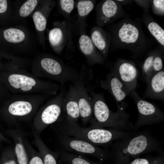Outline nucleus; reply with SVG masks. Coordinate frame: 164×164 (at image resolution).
I'll return each mask as SVG.
<instances>
[{
    "instance_id": "nucleus-17",
    "label": "nucleus",
    "mask_w": 164,
    "mask_h": 164,
    "mask_svg": "<svg viewBox=\"0 0 164 164\" xmlns=\"http://www.w3.org/2000/svg\"><path fill=\"white\" fill-rule=\"evenodd\" d=\"M63 117L66 119L77 122L80 117L78 104L77 91L76 87L71 84L65 96L62 105Z\"/></svg>"
},
{
    "instance_id": "nucleus-5",
    "label": "nucleus",
    "mask_w": 164,
    "mask_h": 164,
    "mask_svg": "<svg viewBox=\"0 0 164 164\" xmlns=\"http://www.w3.org/2000/svg\"><path fill=\"white\" fill-rule=\"evenodd\" d=\"M18 69L10 70L5 79L13 94H46L54 96L61 89L59 84L42 80L33 74Z\"/></svg>"
},
{
    "instance_id": "nucleus-33",
    "label": "nucleus",
    "mask_w": 164,
    "mask_h": 164,
    "mask_svg": "<svg viewBox=\"0 0 164 164\" xmlns=\"http://www.w3.org/2000/svg\"><path fill=\"white\" fill-rule=\"evenodd\" d=\"M8 4L7 0H0V13L5 12L7 9Z\"/></svg>"
},
{
    "instance_id": "nucleus-3",
    "label": "nucleus",
    "mask_w": 164,
    "mask_h": 164,
    "mask_svg": "<svg viewBox=\"0 0 164 164\" xmlns=\"http://www.w3.org/2000/svg\"><path fill=\"white\" fill-rule=\"evenodd\" d=\"M92 99L93 113L90 128L108 127L123 132L132 131L134 125L129 120V114L125 110L117 109L112 111L106 104L102 93L95 92L91 87H87Z\"/></svg>"
},
{
    "instance_id": "nucleus-23",
    "label": "nucleus",
    "mask_w": 164,
    "mask_h": 164,
    "mask_svg": "<svg viewBox=\"0 0 164 164\" xmlns=\"http://www.w3.org/2000/svg\"><path fill=\"white\" fill-rule=\"evenodd\" d=\"M3 34L5 40L12 43L21 42L25 38L24 32L16 28H11L7 29L4 31Z\"/></svg>"
},
{
    "instance_id": "nucleus-2",
    "label": "nucleus",
    "mask_w": 164,
    "mask_h": 164,
    "mask_svg": "<svg viewBox=\"0 0 164 164\" xmlns=\"http://www.w3.org/2000/svg\"><path fill=\"white\" fill-rule=\"evenodd\" d=\"M52 125V128L58 135L78 138L97 146L111 145L115 140L127 135L126 132L112 128H82L77 122L67 120L62 116Z\"/></svg>"
},
{
    "instance_id": "nucleus-1",
    "label": "nucleus",
    "mask_w": 164,
    "mask_h": 164,
    "mask_svg": "<svg viewBox=\"0 0 164 164\" xmlns=\"http://www.w3.org/2000/svg\"><path fill=\"white\" fill-rule=\"evenodd\" d=\"M107 31L111 37L110 48L113 50H128L133 59L138 60L151 50L152 42L144 33L140 20L132 19L128 14L119 21L110 25Z\"/></svg>"
},
{
    "instance_id": "nucleus-15",
    "label": "nucleus",
    "mask_w": 164,
    "mask_h": 164,
    "mask_svg": "<svg viewBox=\"0 0 164 164\" xmlns=\"http://www.w3.org/2000/svg\"><path fill=\"white\" fill-rule=\"evenodd\" d=\"M56 24V26L50 30L48 38L54 50L60 54L67 43L72 42V25L66 20Z\"/></svg>"
},
{
    "instance_id": "nucleus-21",
    "label": "nucleus",
    "mask_w": 164,
    "mask_h": 164,
    "mask_svg": "<svg viewBox=\"0 0 164 164\" xmlns=\"http://www.w3.org/2000/svg\"><path fill=\"white\" fill-rule=\"evenodd\" d=\"M141 19L150 33L161 45L164 47V30L154 20L148 9H144Z\"/></svg>"
},
{
    "instance_id": "nucleus-27",
    "label": "nucleus",
    "mask_w": 164,
    "mask_h": 164,
    "mask_svg": "<svg viewBox=\"0 0 164 164\" xmlns=\"http://www.w3.org/2000/svg\"><path fill=\"white\" fill-rule=\"evenodd\" d=\"M32 17L37 30L40 32L44 30L47 24V19L45 16L40 12L37 11L33 14Z\"/></svg>"
},
{
    "instance_id": "nucleus-20",
    "label": "nucleus",
    "mask_w": 164,
    "mask_h": 164,
    "mask_svg": "<svg viewBox=\"0 0 164 164\" xmlns=\"http://www.w3.org/2000/svg\"><path fill=\"white\" fill-rule=\"evenodd\" d=\"M96 0H79L76 1L77 10V19L73 28L78 33L87 26L86 22L87 16L94 9Z\"/></svg>"
},
{
    "instance_id": "nucleus-16",
    "label": "nucleus",
    "mask_w": 164,
    "mask_h": 164,
    "mask_svg": "<svg viewBox=\"0 0 164 164\" xmlns=\"http://www.w3.org/2000/svg\"><path fill=\"white\" fill-rule=\"evenodd\" d=\"M79 33V48L88 64L91 65L96 64L105 65L106 62L104 58L94 45L90 37L86 34L85 29L81 30Z\"/></svg>"
},
{
    "instance_id": "nucleus-24",
    "label": "nucleus",
    "mask_w": 164,
    "mask_h": 164,
    "mask_svg": "<svg viewBox=\"0 0 164 164\" xmlns=\"http://www.w3.org/2000/svg\"><path fill=\"white\" fill-rule=\"evenodd\" d=\"M59 151L58 153L62 160L69 164H93L80 156L63 150Z\"/></svg>"
},
{
    "instance_id": "nucleus-13",
    "label": "nucleus",
    "mask_w": 164,
    "mask_h": 164,
    "mask_svg": "<svg viewBox=\"0 0 164 164\" xmlns=\"http://www.w3.org/2000/svg\"><path fill=\"white\" fill-rule=\"evenodd\" d=\"M109 70L105 79L99 81V85L101 88L108 91L113 97L116 103L117 109L125 110L128 104L125 101V100L129 93L115 73L111 70Z\"/></svg>"
},
{
    "instance_id": "nucleus-4",
    "label": "nucleus",
    "mask_w": 164,
    "mask_h": 164,
    "mask_svg": "<svg viewBox=\"0 0 164 164\" xmlns=\"http://www.w3.org/2000/svg\"><path fill=\"white\" fill-rule=\"evenodd\" d=\"M110 150L112 155L121 160H127L142 154L155 151L163 154L160 143L147 130L132 132L114 141Z\"/></svg>"
},
{
    "instance_id": "nucleus-36",
    "label": "nucleus",
    "mask_w": 164,
    "mask_h": 164,
    "mask_svg": "<svg viewBox=\"0 0 164 164\" xmlns=\"http://www.w3.org/2000/svg\"><path fill=\"white\" fill-rule=\"evenodd\" d=\"M0 61H1V57H0Z\"/></svg>"
},
{
    "instance_id": "nucleus-22",
    "label": "nucleus",
    "mask_w": 164,
    "mask_h": 164,
    "mask_svg": "<svg viewBox=\"0 0 164 164\" xmlns=\"http://www.w3.org/2000/svg\"><path fill=\"white\" fill-rule=\"evenodd\" d=\"M155 51L156 49H155L148 53L141 67V71L139 73V77L146 83L153 75V62Z\"/></svg>"
},
{
    "instance_id": "nucleus-25",
    "label": "nucleus",
    "mask_w": 164,
    "mask_h": 164,
    "mask_svg": "<svg viewBox=\"0 0 164 164\" xmlns=\"http://www.w3.org/2000/svg\"><path fill=\"white\" fill-rule=\"evenodd\" d=\"M76 1L74 0L59 1L60 9L67 22H71L70 14L74 8Z\"/></svg>"
},
{
    "instance_id": "nucleus-9",
    "label": "nucleus",
    "mask_w": 164,
    "mask_h": 164,
    "mask_svg": "<svg viewBox=\"0 0 164 164\" xmlns=\"http://www.w3.org/2000/svg\"><path fill=\"white\" fill-rule=\"evenodd\" d=\"M133 99L137 108L138 118L132 131L135 132L140 127L155 124L164 120V114L155 104L141 97L135 90L129 94Z\"/></svg>"
},
{
    "instance_id": "nucleus-34",
    "label": "nucleus",
    "mask_w": 164,
    "mask_h": 164,
    "mask_svg": "<svg viewBox=\"0 0 164 164\" xmlns=\"http://www.w3.org/2000/svg\"><path fill=\"white\" fill-rule=\"evenodd\" d=\"M15 157L13 159H10L2 164H17L16 161L14 159Z\"/></svg>"
},
{
    "instance_id": "nucleus-28",
    "label": "nucleus",
    "mask_w": 164,
    "mask_h": 164,
    "mask_svg": "<svg viewBox=\"0 0 164 164\" xmlns=\"http://www.w3.org/2000/svg\"><path fill=\"white\" fill-rule=\"evenodd\" d=\"M38 4L36 0H29L25 2L21 7L19 14L22 17L29 16L33 11Z\"/></svg>"
},
{
    "instance_id": "nucleus-12",
    "label": "nucleus",
    "mask_w": 164,
    "mask_h": 164,
    "mask_svg": "<svg viewBox=\"0 0 164 164\" xmlns=\"http://www.w3.org/2000/svg\"><path fill=\"white\" fill-rule=\"evenodd\" d=\"M109 69L115 73L129 94L135 90L140 71L134 62L119 59L113 63Z\"/></svg>"
},
{
    "instance_id": "nucleus-7",
    "label": "nucleus",
    "mask_w": 164,
    "mask_h": 164,
    "mask_svg": "<svg viewBox=\"0 0 164 164\" xmlns=\"http://www.w3.org/2000/svg\"><path fill=\"white\" fill-rule=\"evenodd\" d=\"M33 74L38 78H45L59 82L61 87L68 82L73 84L79 79L80 73L61 61L50 56H44L40 60L38 69L33 70Z\"/></svg>"
},
{
    "instance_id": "nucleus-31",
    "label": "nucleus",
    "mask_w": 164,
    "mask_h": 164,
    "mask_svg": "<svg viewBox=\"0 0 164 164\" xmlns=\"http://www.w3.org/2000/svg\"><path fill=\"white\" fill-rule=\"evenodd\" d=\"M139 5L142 7L144 9H148L150 6L151 1L148 0H135Z\"/></svg>"
},
{
    "instance_id": "nucleus-6",
    "label": "nucleus",
    "mask_w": 164,
    "mask_h": 164,
    "mask_svg": "<svg viewBox=\"0 0 164 164\" xmlns=\"http://www.w3.org/2000/svg\"><path fill=\"white\" fill-rule=\"evenodd\" d=\"M52 96L46 94H13L6 108L9 121L13 125L33 119L43 104Z\"/></svg>"
},
{
    "instance_id": "nucleus-19",
    "label": "nucleus",
    "mask_w": 164,
    "mask_h": 164,
    "mask_svg": "<svg viewBox=\"0 0 164 164\" xmlns=\"http://www.w3.org/2000/svg\"><path fill=\"white\" fill-rule=\"evenodd\" d=\"M144 95L148 98L164 101V70L154 74L146 83Z\"/></svg>"
},
{
    "instance_id": "nucleus-35",
    "label": "nucleus",
    "mask_w": 164,
    "mask_h": 164,
    "mask_svg": "<svg viewBox=\"0 0 164 164\" xmlns=\"http://www.w3.org/2000/svg\"><path fill=\"white\" fill-rule=\"evenodd\" d=\"M120 3L122 4H127L131 3L132 1L131 0H117Z\"/></svg>"
},
{
    "instance_id": "nucleus-26",
    "label": "nucleus",
    "mask_w": 164,
    "mask_h": 164,
    "mask_svg": "<svg viewBox=\"0 0 164 164\" xmlns=\"http://www.w3.org/2000/svg\"><path fill=\"white\" fill-rule=\"evenodd\" d=\"M163 59L164 47L156 48L153 62L152 71L153 75L164 69Z\"/></svg>"
},
{
    "instance_id": "nucleus-29",
    "label": "nucleus",
    "mask_w": 164,
    "mask_h": 164,
    "mask_svg": "<svg viewBox=\"0 0 164 164\" xmlns=\"http://www.w3.org/2000/svg\"><path fill=\"white\" fill-rule=\"evenodd\" d=\"M153 13L157 15L163 16L164 15V0L151 1Z\"/></svg>"
},
{
    "instance_id": "nucleus-8",
    "label": "nucleus",
    "mask_w": 164,
    "mask_h": 164,
    "mask_svg": "<svg viewBox=\"0 0 164 164\" xmlns=\"http://www.w3.org/2000/svg\"><path fill=\"white\" fill-rule=\"evenodd\" d=\"M60 89L58 94L40 107L33 119V132L39 135L48 126L57 122L61 116L62 103L67 93L63 87Z\"/></svg>"
},
{
    "instance_id": "nucleus-18",
    "label": "nucleus",
    "mask_w": 164,
    "mask_h": 164,
    "mask_svg": "<svg viewBox=\"0 0 164 164\" xmlns=\"http://www.w3.org/2000/svg\"><path fill=\"white\" fill-rule=\"evenodd\" d=\"M90 37L94 45L107 62L111 42L109 32L101 26H96L91 29Z\"/></svg>"
},
{
    "instance_id": "nucleus-10",
    "label": "nucleus",
    "mask_w": 164,
    "mask_h": 164,
    "mask_svg": "<svg viewBox=\"0 0 164 164\" xmlns=\"http://www.w3.org/2000/svg\"><path fill=\"white\" fill-rule=\"evenodd\" d=\"M59 143L63 150L69 152L94 156L102 160L112 155L110 150L103 149L80 138L58 135Z\"/></svg>"
},
{
    "instance_id": "nucleus-11",
    "label": "nucleus",
    "mask_w": 164,
    "mask_h": 164,
    "mask_svg": "<svg viewBox=\"0 0 164 164\" xmlns=\"http://www.w3.org/2000/svg\"><path fill=\"white\" fill-rule=\"evenodd\" d=\"M95 22L102 27L125 17L127 14L122 5L116 0H103L96 5Z\"/></svg>"
},
{
    "instance_id": "nucleus-30",
    "label": "nucleus",
    "mask_w": 164,
    "mask_h": 164,
    "mask_svg": "<svg viewBox=\"0 0 164 164\" xmlns=\"http://www.w3.org/2000/svg\"><path fill=\"white\" fill-rule=\"evenodd\" d=\"M161 160L159 158L151 159L144 158H137L133 160L130 164H161Z\"/></svg>"
},
{
    "instance_id": "nucleus-32",
    "label": "nucleus",
    "mask_w": 164,
    "mask_h": 164,
    "mask_svg": "<svg viewBox=\"0 0 164 164\" xmlns=\"http://www.w3.org/2000/svg\"><path fill=\"white\" fill-rule=\"evenodd\" d=\"M43 162L44 164H57L55 155L45 159Z\"/></svg>"
},
{
    "instance_id": "nucleus-14",
    "label": "nucleus",
    "mask_w": 164,
    "mask_h": 164,
    "mask_svg": "<svg viewBox=\"0 0 164 164\" xmlns=\"http://www.w3.org/2000/svg\"><path fill=\"white\" fill-rule=\"evenodd\" d=\"M85 67H82L78 80L73 84L77 91L78 104L81 117L84 125L90 121L93 113L92 98L85 86Z\"/></svg>"
}]
</instances>
